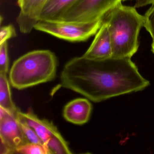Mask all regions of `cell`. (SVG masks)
<instances>
[{"label":"cell","mask_w":154,"mask_h":154,"mask_svg":"<svg viewBox=\"0 0 154 154\" xmlns=\"http://www.w3.org/2000/svg\"><path fill=\"white\" fill-rule=\"evenodd\" d=\"M60 82L62 87L96 103L142 91L149 85L129 57L96 61L83 56L66 63Z\"/></svg>","instance_id":"cell-1"},{"label":"cell","mask_w":154,"mask_h":154,"mask_svg":"<svg viewBox=\"0 0 154 154\" xmlns=\"http://www.w3.org/2000/svg\"><path fill=\"white\" fill-rule=\"evenodd\" d=\"M108 25L112 46V57L131 58L138 49L140 31L144 17L134 7L119 4L103 20Z\"/></svg>","instance_id":"cell-2"},{"label":"cell","mask_w":154,"mask_h":154,"mask_svg":"<svg viewBox=\"0 0 154 154\" xmlns=\"http://www.w3.org/2000/svg\"><path fill=\"white\" fill-rule=\"evenodd\" d=\"M57 66V57L50 50L31 51L14 62L9 80L12 87L24 90L54 80Z\"/></svg>","instance_id":"cell-3"},{"label":"cell","mask_w":154,"mask_h":154,"mask_svg":"<svg viewBox=\"0 0 154 154\" xmlns=\"http://www.w3.org/2000/svg\"><path fill=\"white\" fill-rule=\"evenodd\" d=\"M103 20L83 22L40 20L35 29L71 42H81L96 35Z\"/></svg>","instance_id":"cell-4"},{"label":"cell","mask_w":154,"mask_h":154,"mask_svg":"<svg viewBox=\"0 0 154 154\" xmlns=\"http://www.w3.org/2000/svg\"><path fill=\"white\" fill-rule=\"evenodd\" d=\"M122 2V0H77L61 20L89 22L103 20Z\"/></svg>","instance_id":"cell-5"},{"label":"cell","mask_w":154,"mask_h":154,"mask_svg":"<svg viewBox=\"0 0 154 154\" xmlns=\"http://www.w3.org/2000/svg\"><path fill=\"white\" fill-rule=\"evenodd\" d=\"M19 113L35 131L38 137L54 154H72L68 143L52 122L38 118L32 111L24 112L19 110Z\"/></svg>","instance_id":"cell-6"},{"label":"cell","mask_w":154,"mask_h":154,"mask_svg":"<svg viewBox=\"0 0 154 154\" xmlns=\"http://www.w3.org/2000/svg\"><path fill=\"white\" fill-rule=\"evenodd\" d=\"M1 154H16L19 147L29 142L24 134L17 115L0 107Z\"/></svg>","instance_id":"cell-7"},{"label":"cell","mask_w":154,"mask_h":154,"mask_svg":"<svg viewBox=\"0 0 154 154\" xmlns=\"http://www.w3.org/2000/svg\"><path fill=\"white\" fill-rule=\"evenodd\" d=\"M47 0H18L20 8L17 22L20 30L29 34L40 20V16Z\"/></svg>","instance_id":"cell-8"},{"label":"cell","mask_w":154,"mask_h":154,"mask_svg":"<svg viewBox=\"0 0 154 154\" xmlns=\"http://www.w3.org/2000/svg\"><path fill=\"white\" fill-rule=\"evenodd\" d=\"M91 60L101 61L112 57V46L108 25L103 21L91 45L83 55Z\"/></svg>","instance_id":"cell-9"},{"label":"cell","mask_w":154,"mask_h":154,"mask_svg":"<svg viewBox=\"0 0 154 154\" xmlns=\"http://www.w3.org/2000/svg\"><path fill=\"white\" fill-rule=\"evenodd\" d=\"M92 109L91 103L87 99L78 98L65 105L63 115L69 122L76 125H83L89 121Z\"/></svg>","instance_id":"cell-10"},{"label":"cell","mask_w":154,"mask_h":154,"mask_svg":"<svg viewBox=\"0 0 154 154\" xmlns=\"http://www.w3.org/2000/svg\"><path fill=\"white\" fill-rule=\"evenodd\" d=\"M77 0H47L40 16V20H62L66 11Z\"/></svg>","instance_id":"cell-11"},{"label":"cell","mask_w":154,"mask_h":154,"mask_svg":"<svg viewBox=\"0 0 154 154\" xmlns=\"http://www.w3.org/2000/svg\"><path fill=\"white\" fill-rule=\"evenodd\" d=\"M10 84L7 74L0 73V107L14 115H17L19 109L12 100Z\"/></svg>","instance_id":"cell-12"},{"label":"cell","mask_w":154,"mask_h":154,"mask_svg":"<svg viewBox=\"0 0 154 154\" xmlns=\"http://www.w3.org/2000/svg\"><path fill=\"white\" fill-rule=\"evenodd\" d=\"M17 153L23 154H54L48 146L46 144L29 142L19 147Z\"/></svg>","instance_id":"cell-13"},{"label":"cell","mask_w":154,"mask_h":154,"mask_svg":"<svg viewBox=\"0 0 154 154\" xmlns=\"http://www.w3.org/2000/svg\"><path fill=\"white\" fill-rule=\"evenodd\" d=\"M18 117L21 128L29 141L32 143L45 144L38 137L35 131L20 115L19 111L18 112Z\"/></svg>","instance_id":"cell-14"},{"label":"cell","mask_w":154,"mask_h":154,"mask_svg":"<svg viewBox=\"0 0 154 154\" xmlns=\"http://www.w3.org/2000/svg\"><path fill=\"white\" fill-rule=\"evenodd\" d=\"M9 66L8 42L0 45V73L7 74Z\"/></svg>","instance_id":"cell-15"},{"label":"cell","mask_w":154,"mask_h":154,"mask_svg":"<svg viewBox=\"0 0 154 154\" xmlns=\"http://www.w3.org/2000/svg\"><path fill=\"white\" fill-rule=\"evenodd\" d=\"M144 17V27L154 41V4L148 10Z\"/></svg>","instance_id":"cell-16"},{"label":"cell","mask_w":154,"mask_h":154,"mask_svg":"<svg viewBox=\"0 0 154 154\" xmlns=\"http://www.w3.org/2000/svg\"><path fill=\"white\" fill-rule=\"evenodd\" d=\"M16 30L12 25L2 27L0 30V45L8 42V39L16 36Z\"/></svg>","instance_id":"cell-17"},{"label":"cell","mask_w":154,"mask_h":154,"mask_svg":"<svg viewBox=\"0 0 154 154\" xmlns=\"http://www.w3.org/2000/svg\"><path fill=\"white\" fill-rule=\"evenodd\" d=\"M128 0H122V1H126ZM135 5L134 7L135 8H140L141 7H145L149 4H154V0H135Z\"/></svg>","instance_id":"cell-18"},{"label":"cell","mask_w":154,"mask_h":154,"mask_svg":"<svg viewBox=\"0 0 154 154\" xmlns=\"http://www.w3.org/2000/svg\"><path fill=\"white\" fill-rule=\"evenodd\" d=\"M151 50L153 54H154V41H153L152 45H151Z\"/></svg>","instance_id":"cell-19"}]
</instances>
